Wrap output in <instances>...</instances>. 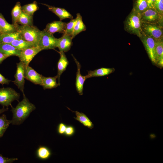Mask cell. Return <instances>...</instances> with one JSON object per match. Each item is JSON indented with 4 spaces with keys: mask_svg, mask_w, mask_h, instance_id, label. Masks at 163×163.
Returning <instances> with one entry per match:
<instances>
[{
    "mask_svg": "<svg viewBox=\"0 0 163 163\" xmlns=\"http://www.w3.org/2000/svg\"><path fill=\"white\" fill-rule=\"evenodd\" d=\"M66 127V125L62 123H60L58 127V133L61 135L64 134Z\"/></svg>",
    "mask_w": 163,
    "mask_h": 163,
    "instance_id": "36",
    "label": "cell"
},
{
    "mask_svg": "<svg viewBox=\"0 0 163 163\" xmlns=\"http://www.w3.org/2000/svg\"><path fill=\"white\" fill-rule=\"evenodd\" d=\"M60 58L57 63V79L58 83L60 85V78L61 75L65 71L69 65V62L66 57L65 53L59 52Z\"/></svg>",
    "mask_w": 163,
    "mask_h": 163,
    "instance_id": "16",
    "label": "cell"
},
{
    "mask_svg": "<svg viewBox=\"0 0 163 163\" xmlns=\"http://www.w3.org/2000/svg\"><path fill=\"white\" fill-rule=\"evenodd\" d=\"M21 38L20 32H16L0 35V43H10L15 39Z\"/></svg>",
    "mask_w": 163,
    "mask_h": 163,
    "instance_id": "24",
    "label": "cell"
},
{
    "mask_svg": "<svg viewBox=\"0 0 163 163\" xmlns=\"http://www.w3.org/2000/svg\"><path fill=\"white\" fill-rule=\"evenodd\" d=\"M9 56L2 53L0 52V64L7 58Z\"/></svg>",
    "mask_w": 163,
    "mask_h": 163,
    "instance_id": "39",
    "label": "cell"
},
{
    "mask_svg": "<svg viewBox=\"0 0 163 163\" xmlns=\"http://www.w3.org/2000/svg\"><path fill=\"white\" fill-rule=\"evenodd\" d=\"M142 28L143 33L155 40L162 39V29L156 24L142 22Z\"/></svg>",
    "mask_w": 163,
    "mask_h": 163,
    "instance_id": "6",
    "label": "cell"
},
{
    "mask_svg": "<svg viewBox=\"0 0 163 163\" xmlns=\"http://www.w3.org/2000/svg\"><path fill=\"white\" fill-rule=\"evenodd\" d=\"M22 12L21 6V3L20 2H18L16 3L13 8L11 12L13 24L15 25H17L18 24L17 23L18 21Z\"/></svg>",
    "mask_w": 163,
    "mask_h": 163,
    "instance_id": "26",
    "label": "cell"
},
{
    "mask_svg": "<svg viewBox=\"0 0 163 163\" xmlns=\"http://www.w3.org/2000/svg\"><path fill=\"white\" fill-rule=\"evenodd\" d=\"M57 38H55L53 34L44 30L42 31L38 46L42 50L54 49L57 47Z\"/></svg>",
    "mask_w": 163,
    "mask_h": 163,
    "instance_id": "5",
    "label": "cell"
},
{
    "mask_svg": "<svg viewBox=\"0 0 163 163\" xmlns=\"http://www.w3.org/2000/svg\"><path fill=\"white\" fill-rule=\"evenodd\" d=\"M17 23L22 25L33 26V16H29L22 11Z\"/></svg>",
    "mask_w": 163,
    "mask_h": 163,
    "instance_id": "29",
    "label": "cell"
},
{
    "mask_svg": "<svg viewBox=\"0 0 163 163\" xmlns=\"http://www.w3.org/2000/svg\"><path fill=\"white\" fill-rule=\"evenodd\" d=\"M41 51L38 46H33L21 50L18 57L25 66H27L34 57Z\"/></svg>",
    "mask_w": 163,
    "mask_h": 163,
    "instance_id": "7",
    "label": "cell"
},
{
    "mask_svg": "<svg viewBox=\"0 0 163 163\" xmlns=\"http://www.w3.org/2000/svg\"><path fill=\"white\" fill-rule=\"evenodd\" d=\"M42 86L44 89L55 88L60 85L57 83V75L53 77H45L42 76Z\"/></svg>",
    "mask_w": 163,
    "mask_h": 163,
    "instance_id": "22",
    "label": "cell"
},
{
    "mask_svg": "<svg viewBox=\"0 0 163 163\" xmlns=\"http://www.w3.org/2000/svg\"><path fill=\"white\" fill-rule=\"evenodd\" d=\"M142 23L141 14L132 10L125 21V29L140 37L142 34Z\"/></svg>",
    "mask_w": 163,
    "mask_h": 163,
    "instance_id": "2",
    "label": "cell"
},
{
    "mask_svg": "<svg viewBox=\"0 0 163 163\" xmlns=\"http://www.w3.org/2000/svg\"><path fill=\"white\" fill-rule=\"evenodd\" d=\"M10 124L11 120H7L5 114H3L0 117V138L3 136Z\"/></svg>",
    "mask_w": 163,
    "mask_h": 163,
    "instance_id": "31",
    "label": "cell"
},
{
    "mask_svg": "<svg viewBox=\"0 0 163 163\" xmlns=\"http://www.w3.org/2000/svg\"><path fill=\"white\" fill-rule=\"evenodd\" d=\"M21 50L16 49L9 43H0V52L8 56H18Z\"/></svg>",
    "mask_w": 163,
    "mask_h": 163,
    "instance_id": "19",
    "label": "cell"
},
{
    "mask_svg": "<svg viewBox=\"0 0 163 163\" xmlns=\"http://www.w3.org/2000/svg\"><path fill=\"white\" fill-rule=\"evenodd\" d=\"M66 23L62 21H54L48 23L44 30L51 34L56 32L64 33Z\"/></svg>",
    "mask_w": 163,
    "mask_h": 163,
    "instance_id": "14",
    "label": "cell"
},
{
    "mask_svg": "<svg viewBox=\"0 0 163 163\" xmlns=\"http://www.w3.org/2000/svg\"><path fill=\"white\" fill-rule=\"evenodd\" d=\"M18 25H15L8 23L0 13V29L2 34L12 33L17 31V26Z\"/></svg>",
    "mask_w": 163,
    "mask_h": 163,
    "instance_id": "20",
    "label": "cell"
},
{
    "mask_svg": "<svg viewBox=\"0 0 163 163\" xmlns=\"http://www.w3.org/2000/svg\"><path fill=\"white\" fill-rule=\"evenodd\" d=\"M114 68H101L94 70L88 71V74L85 75L86 79L93 77L108 75L114 72Z\"/></svg>",
    "mask_w": 163,
    "mask_h": 163,
    "instance_id": "18",
    "label": "cell"
},
{
    "mask_svg": "<svg viewBox=\"0 0 163 163\" xmlns=\"http://www.w3.org/2000/svg\"><path fill=\"white\" fill-rule=\"evenodd\" d=\"M76 22L75 24L73 35L72 39L81 32L85 31L86 29L85 25L83 23L82 16L79 13L76 14Z\"/></svg>",
    "mask_w": 163,
    "mask_h": 163,
    "instance_id": "23",
    "label": "cell"
},
{
    "mask_svg": "<svg viewBox=\"0 0 163 163\" xmlns=\"http://www.w3.org/2000/svg\"><path fill=\"white\" fill-rule=\"evenodd\" d=\"M2 34V32H1V31L0 29V35L1 34Z\"/></svg>",
    "mask_w": 163,
    "mask_h": 163,
    "instance_id": "41",
    "label": "cell"
},
{
    "mask_svg": "<svg viewBox=\"0 0 163 163\" xmlns=\"http://www.w3.org/2000/svg\"><path fill=\"white\" fill-rule=\"evenodd\" d=\"M9 44L16 49L22 50L34 46H36L34 44L25 40L22 38L15 39Z\"/></svg>",
    "mask_w": 163,
    "mask_h": 163,
    "instance_id": "25",
    "label": "cell"
},
{
    "mask_svg": "<svg viewBox=\"0 0 163 163\" xmlns=\"http://www.w3.org/2000/svg\"><path fill=\"white\" fill-rule=\"evenodd\" d=\"M140 38L149 58L153 63H155V40L143 33Z\"/></svg>",
    "mask_w": 163,
    "mask_h": 163,
    "instance_id": "8",
    "label": "cell"
},
{
    "mask_svg": "<svg viewBox=\"0 0 163 163\" xmlns=\"http://www.w3.org/2000/svg\"><path fill=\"white\" fill-rule=\"evenodd\" d=\"M155 0H146L149 8L154 9V4Z\"/></svg>",
    "mask_w": 163,
    "mask_h": 163,
    "instance_id": "38",
    "label": "cell"
},
{
    "mask_svg": "<svg viewBox=\"0 0 163 163\" xmlns=\"http://www.w3.org/2000/svg\"><path fill=\"white\" fill-rule=\"evenodd\" d=\"M72 55L77 66V71L75 84L76 90L78 94L80 95H82L83 94L84 84L86 79L85 76H83L81 74L80 69L81 66L80 62L76 59L72 54Z\"/></svg>",
    "mask_w": 163,
    "mask_h": 163,
    "instance_id": "12",
    "label": "cell"
},
{
    "mask_svg": "<svg viewBox=\"0 0 163 163\" xmlns=\"http://www.w3.org/2000/svg\"><path fill=\"white\" fill-rule=\"evenodd\" d=\"M38 8L37 3L36 1L21 6L22 11L30 16H33L34 13Z\"/></svg>",
    "mask_w": 163,
    "mask_h": 163,
    "instance_id": "27",
    "label": "cell"
},
{
    "mask_svg": "<svg viewBox=\"0 0 163 163\" xmlns=\"http://www.w3.org/2000/svg\"><path fill=\"white\" fill-rule=\"evenodd\" d=\"M23 93L22 100L19 102L15 107H12L13 117L11 122L13 125H19L22 123L36 109L35 105L29 101L24 93Z\"/></svg>",
    "mask_w": 163,
    "mask_h": 163,
    "instance_id": "1",
    "label": "cell"
},
{
    "mask_svg": "<svg viewBox=\"0 0 163 163\" xmlns=\"http://www.w3.org/2000/svg\"><path fill=\"white\" fill-rule=\"evenodd\" d=\"M17 160V158H9L3 157L1 154H0V163H11Z\"/></svg>",
    "mask_w": 163,
    "mask_h": 163,
    "instance_id": "34",
    "label": "cell"
},
{
    "mask_svg": "<svg viewBox=\"0 0 163 163\" xmlns=\"http://www.w3.org/2000/svg\"><path fill=\"white\" fill-rule=\"evenodd\" d=\"M20 96V94L11 88H0V104L3 107H12V102L15 100L18 101Z\"/></svg>",
    "mask_w": 163,
    "mask_h": 163,
    "instance_id": "4",
    "label": "cell"
},
{
    "mask_svg": "<svg viewBox=\"0 0 163 163\" xmlns=\"http://www.w3.org/2000/svg\"><path fill=\"white\" fill-rule=\"evenodd\" d=\"M154 9L161 15H163V0H156L154 4Z\"/></svg>",
    "mask_w": 163,
    "mask_h": 163,
    "instance_id": "33",
    "label": "cell"
},
{
    "mask_svg": "<svg viewBox=\"0 0 163 163\" xmlns=\"http://www.w3.org/2000/svg\"><path fill=\"white\" fill-rule=\"evenodd\" d=\"M25 78L34 84L42 86V75L29 65L25 66Z\"/></svg>",
    "mask_w": 163,
    "mask_h": 163,
    "instance_id": "11",
    "label": "cell"
},
{
    "mask_svg": "<svg viewBox=\"0 0 163 163\" xmlns=\"http://www.w3.org/2000/svg\"><path fill=\"white\" fill-rule=\"evenodd\" d=\"M155 63L162 67L163 65V43L162 39L155 40Z\"/></svg>",
    "mask_w": 163,
    "mask_h": 163,
    "instance_id": "17",
    "label": "cell"
},
{
    "mask_svg": "<svg viewBox=\"0 0 163 163\" xmlns=\"http://www.w3.org/2000/svg\"><path fill=\"white\" fill-rule=\"evenodd\" d=\"M17 29L20 32L22 39L38 46L42 31L34 26L19 25L17 26Z\"/></svg>",
    "mask_w": 163,
    "mask_h": 163,
    "instance_id": "3",
    "label": "cell"
},
{
    "mask_svg": "<svg viewBox=\"0 0 163 163\" xmlns=\"http://www.w3.org/2000/svg\"><path fill=\"white\" fill-rule=\"evenodd\" d=\"M51 155V152L50 150L45 146H40L37 151V157L42 160L48 159Z\"/></svg>",
    "mask_w": 163,
    "mask_h": 163,
    "instance_id": "30",
    "label": "cell"
},
{
    "mask_svg": "<svg viewBox=\"0 0 163 163\" xmlns=\"http://www.w3.org/2000/svg\"><path fill=\"white\" fill-rule=\"evenodd\" d=\"M76 22V18L71 19L70 21L66 23L64 33L72 37L74 28Z\"/></svg>",
    "mask_w": 163,
    "mask_h": 163,
    "instance_id": "32",
    "label": "cell"
},
{
    "mask_svg": "<svg viewBox=\"0 0 163 163\" xmlns=\"http://www.w3.org/2000/svg\"><path fill=\"white\" fill-rule=\"evenodd\" d=\"M75 130L74 127L72 126L69 125L66 126L64 134L67 136H71L74 134Z\"/></svg>",
    "mask_w": 163,
    "mask_h": 163,
    "instance_id": "35",
    "label": "cell"
},
{
    "mask_svg": "<svg viewBox=\"0 0 163 163\" xmlns=\"http://www.w3.org/2000/svg\"><path fill=\"white\" fill-rule=\"evenodd\" d=\"M11 81L7 78H6L2 74L0 73V84L3 85L4 84H9Z\"/></svg>",
    "mask_w": 163,
    "mask_h": 163,
    "instance_id": "37",
    "label": "cell"
},
{
    "mask_svg": "<svg viewBox=\"0 0 163 163\" xmlns=\"http://www.w3.org/2000/svg\"><path fill=\"white\" fill-rule=\"evenodd\" d=\"M148 8L146 0H135L133 10L141 14Z\"/></svg>",
    "mask_w": 163,
    "mask_h": 163,
    "instance_id": "28",
    "label": "cell"
},
{
    "mask_svg": "<svg viewBox=\"0 0 163 163\" xmlns=\"http://www.w3.org/2000/svg\"><path fill=\"white\" fill-rule=\"evenodd\" d=\"M67 108L69 110L75 113L76 117H74V118L75 120L79 122L84 126L88 127L90 129L93 128L94 127V124L85 114L82 112H79L77 111H73L69 108Z\"/></svg>",
    "mask_w": 163,
    "mask_h": 163,
    "instance_id": "21",
    "label": "cell"
},
{
    "mask_svg": "<svg viewBox=\"0 0 163 163\" xmlns=\"http://www.w3.org/2000/svg\"><path fill=\"white\" fill-rule=\"evenodd\" d=\"M72 38L71 36L63 34L62 37L57 38V47L59 52H67L70 49L72 45Z\"/></svg>",
    "mask_w": 163,
    "mask_h": 163,
    "instance_id": "13",
    "label": "cell"
},
{
    "mask_svg": "<svg viewBox=\"0 0 163 163\" xmlns=\"http://www.w3.org/2000/svg\"><path fill=\"white\" fill-rule=\"evenodd\" d=\"M141 14L142 22L156 24L162 19V16L153 8H148Z\"/></svg>",
    "mask_w": 163,
    "mask_h": 163,
    "instance_id": "10",
    "label": "cell"
},
{
    "mask_svg": "<svg viewBox=\"0 0 163 163\" xmlns=\"http://www.w3.org/2000/svg\"><path fill=\"white\" fill-rule=\"evenodd\" d=\"M42 4L46 6L50 11L58 16L61 21L66 18H69L71 19L73 18V16L64 8L57 7L46 4Z\"/></svg>",
    "mask_w": 163,
    "mask_h": 163,
    "instance_id": "15",
    "label": "cell"
},
{
    "mask_svg": "<svg viewBox=\"0 0 163 163\" xmlns=\"http://www.w3.org/2000/svg\"><path fill=\"white\" fill-rule=\"evenodd\" d=\"M8 110V108H5V107H3L2 109H0V115L1 114L4 113V112L7 111Z\"/></svg>",
    "mask_w": 163,
    "mask_h": 163,
    "instance_id": "40",
    "label": "cell"
},
{
    "mask_svg": "<svg viewBox=\"0 0 163 163\" xmlns=\"http://www.w3.org/2000/svg\"><path fill=\"white\" fill-rule=\"evenodd\" d=\"M25 66L21 61L17 63V69L14 75L15 80L13 82L18 88L23 93H24L25 83Z\"/></svg>",
    "mask_w": 163,
    "mask_h": 163,
    "instance_id": "9",
    "label": "cell"
}]
</instances>
